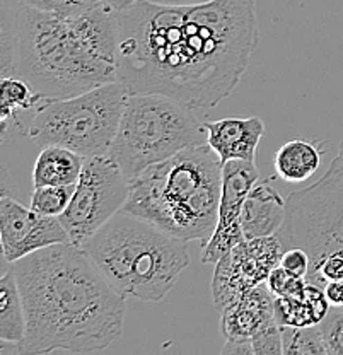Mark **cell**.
Here are the masks:
<instances>
[{
  "mask_svg": "<svg viewBox=\"0 0 343 355\" xmlns=\"http://www.w3.org/2000/svg\"><path fill=\"white\" fill-rule=\"evenodd\" d=\"M118 80L130 92H156L213 108L248 69L256 48L253 0L164 6L137 0L118 12Z\"/></svg>",
  "mask_w": 343,
  "mask_h": 355,
  "instance_id": "6da1fadb",
  "label": "cell"
},
{
  "mask_svg": "<svg viewBox=\"0 0 343 355\" xmlns=\"http://www.w3.org/2000/svg\"><path fill=\"white\" fill-rule=\"evenodd\" d=\"M9 266L16 273L26 313L17 354L96 352L123 333L127 297L82 248L53 244Z\"/></svg>",
  "mask_w": 343,
  "mask_h": 355,
  "instance_id": "7a4b0ae2",
  "label": "cell"
},
{
  "mask_svg": "<svg viewBox=\"0 0 343 355\" xmlns=\"http://www.w3.org/2000/svg\"><path fill=\"white\" fill-rule=\"evenodd\" d=\"M0 73L19 77L43 99L82 94L118 80V12L108 3L80 16H57L2 0Z\"/></svg>",
  "mask_w": 343,
  "mask_h": 355,
  "instance_id": "3957f363",
  "label": "cell"
},
{
  "mask_svg": "<svg viewBox=\"0 0 343 355\" xmlns=\"http://www.w3.org/2000/svg\"><path fill=\"white\" fill-rule=\"evenodd\" d=\"M222 162L209 144L183 149L130 180L123 209L173 238L202 246L216 231Z\"/></svg>",
  "mask_w": 343,
  "mask_h": 355,
  "instance_id": "277c9868",
  "label": "cell"
},
{
  "mask_svg": "<svg viewBox=\"0 0 343 355\" xmlns=\"http://www.w3.org/2000/svg\"><path fill=\"white\" fill-rule=\"evenodd\" d=\"M82 250L123 297L146 302L164 299L190 263L188 241L125 209L87 239Z\"/></svg>",
  "mask_w": 343,
  "mask_h": 355,
  "instance_id": "5b68a950",
  "label": "cell"
},
{
  "mask_svg": "<svg viewBox=\"0 0 343 355\" xmlns=\"http://www.w3.org/2000/svg\"><path fill=\"white\" fill-rule=\"evenodd\" d=\"M198 144H206V130L190 106L156 92H130L109 155L130 181Z\"/></svg>",
  "mask_w": 343,
  "mask_h": 355,
  "instance_id": "8992f818",
  "label": "cell"
},
{
  "mask_svg": "<svg viewBox=\"0 0 343 355\" xmlns=\"http://www.w3.org/2000/svg\"><path fill=\"white\" fill-rule=\"evenodd\" d=\"M279 238L302 248L311 258L308 280L324 287L343 280V159L331 161L316 183L287 198V217Z\"/></svg>",
  "mask_w": 343,
  "mask_h": 355,
  "instance_id": "52a82bcc",
  "label": "cell"
},
{
  "mask_svg": "<svg viewBox=\"0 0 343 355\" xmlns=\"http://www.w3.org/2000/svg\"><path fill=\"white\" fill-rule=\"evenodd\" d=\"M130 91L120 80L82 94L45 99L33 113L28 137L38 146H60L84 157L109 155Z\"/></svg>",
  "mask_w": 343,
  "mask_h": 355,
  "instance_id": "ba28073f",
  "label": "cell"
},
{
  "mask_svg": "<svg viewBox=\"0 0 343 355\" xmlns=\"http://www.w3.org/2000/svg\"><path fill=\"white\" fill-rule=\"evenodd\" d=\"M130 181L112 155L87 157L67 210L60 216L70 244L82 248L114 214L123 210Z\"/></svg>",
  "mask_w": 343,
  "mask_h": 355,
  "instance_id": "9c48e42d",
  "label": "cell"
},
{
  "mask_svg": "<svg viewBox=\"0 0 343 355\" xmlns=\"http://www.w3.org/2000/svg\"><path fill=\"white\" fill-rule=\"evenodd\" d=\"M283 243L279 234L268 238L245 239L216 263L212 280L217 309L241 297L245 292L267 282L268 275L280 265Z\"/></svg>",
  "mask_w": 343,
  "mask_h": 355,
  "instance_id": "30bf717a",
  "label": "cell"
},
{
  "mask_svg": "<svg viewBox=\"0 0 343 355\" xmlns=\"http://www.w3.org/2000/svg\"><path fill=\"white\" fill-rule=\"evenodd\" d=\"M0 239L3 261L14 263L53 244H70L60 217L43 216L7 193L0 198Z\"/></svg>",
  "mask_w": 343,
  "mask_h": 355,
  "instance_id": "8fae6325",
  "label": "cell"
},
{
  "mask_svg": "<svg viewBox=\"0 0 343 355\" xmlns=\"http://www.w3.org/2000/svg\"><path fill=\"white\" fill-rule=\"evenodd\" d=\"M260 180L256 164L246 161H229L222 164V193L216 231L202 246L200 260L204 263H217L224 254L245 241L241 227V214L245 200L254 183Z\"/></svg>",
  "mask_w": 343,
  "mask_h": 355,
  "instance_id": "7c38bea8",
  "label": "cell"
},
{
  "mask_svg": "<svg viewBox=\"0 0 343 355\" xmlns=\"http://www.w3.org/2000/svg\"><path fill=\"white\" fill-rule=\"evenodd\" d=\"M206 144L219 155L220 162L246 161L256 164V150L265 133L261 118H222L204 123Z\"/></svg>",
  "mask_w": 343,
  "mask_h": 355,
  "instance_id": "4fadbf2b",
  "label": "cell"
},
{
  "mask_svg": "<svg viewBox=\"0 0 343 355\" xmlns=\"http://www.w3.org/2000/svg\"><path fill=\"white\" fill-rule=\"evenodd\" d=\"M222 313V333L226 340L252 338L261 328L275 323V297L267 286L253 287L241 297L229 302L220 309Z\"/></svg>",
  "mask_w": 343,
  "mask_h": 355,
  "instance_id": "5bb4252c",
  "label": "cell"
},
{
  "mask_svg": "<svg viewBox=\"0 0 343 355\" xmlns=\"http://www.w3.org/2000/svg\"><path fill=\"white\" fill-rule=\"evenodd\" d=\"M287 217V200L270 184L258 180L245 200L241 227L245 239L268 238L279 234Z\"/></svg>",
  "mask_w": 343,
  "mask_h": 355,
  "instance_id": "9a60e30c",
  "label": "cell"
},
{
  "mask_svg": "<svg viewBox=\"0 0 343 355\" xmlns=\"http://www.w3.org/2000/svg\"><path fill=\"white\" fill-rule=\"evenodd\" d=\"M331 304L324 288L306 284L302 294L292 297H275V318L280 327H311L319 324L330 313Z\"/></svg>",
  "mask_w": 343,
  "mask_h": 355,
  "instance_id": "2e32d148",
  "label": "cell"
},
{
  "mask_svg": "<svg viewBox=\"0 0 343 355\" xmlns=\"http://www.w3.org/2000/svg\"><path fill=\"white\" fill-rule=\"evenodd\" d=\"M86 157L60 146H46L39 153L33 169L35 187H67L76 184L84 168Z\"/></svg>",
  "mask_w": 343,
  "mask_h": 355,
  "instance_id": "e0dca14e",
  "label": "cell"
},
{
  "mask_svg": "<svg viewBox=\"0 0 343 355\" xmlns=\"http://www.w3.org/2000/svg\"><path fill=\"white\" fill-rule=\"evenodd\" d=\"M323 144L296 139L283 144L275 154V171L285 183H302L309 180L321 164Z\"/></svg>",
  "mask_w": 343,
  "mask_h": 355,
  "instance_id": "ac0fdd59",
  "label": "cell"
},
{
  "mask_svg": "<svg viewBox=\"0 0 343 355\" xmlns=\"http://www.w3.org/2000/svg\"><path fill=\"white\" fill-rule=\"evenodd\" d=\"M26 333V313L16 273L10 266L0 279V340L19 345Z\"/></svg>",
  "mask_w": 343,
  "mask_h": 355,
  "instance_id": "d6986e66",
  "label": "cell"
},
{
  "mask_svg": "<svg viewBox=\"0 0 343 355\" xmlns=\"http://www.w3.org/2000/svg\"><path fill=\"white\" fill-rule=\"evenodd\" d=\"M0 121L2 133L7 132L9 125L23 127V116L31 110H36L45 99L38 94L28 83L19 77H2L0 80Z\"/></svg>",
  "mask_w": 343,
  "mask_h": 355,
  "instance_id": "ffe728a7",
  "label": "cell"
},
{
  "mask_svg": "<svg viewBox=\"0 0 343 355\" xmlns=\"http://www.w3.org/2000/svg\"><path fill=\"white\" fill-rule=\"evenodd\" d=\"M283 354H328L319 324L311 327H282Z\"/></svg>",
  "mask_w": 343,
  "mask_h": 355,
  "instance_id": "44dd1931",
  "label": "cell"
},
{
  "mask_svg": "<svg viewBox=\"0 0 343 355\" xmlns=\"http://www.w3.org/2000/svg\"><path fill=\"white\" fill-rule=\"evenodd\" d=\"M73 190H76V184H67V187H53V184L35 187L29 207L35 212L43 214V216L60 217L67 210Z\"/></svg>",
  "mask_w": 343,
  "mask_h": 355,
  "instance_id": "7402d4cb",
  "label": "cell"
},
{
  "mask_svg": "<svg viewBox=\"0 0 343 355\" xmlns=\"http://www.w3.org/2000/svg\"><path fill=\"white\" fill-rule=\"evenodd\" d=\"M24 2L35 9L67 17L89 12V10L105 3V0H24Z\"/></svg>",
  "mask_w": 343,
  "mask_h": 355,
  "instance_id": "603a6c76",
  "label": "cell"
},
{
  "mask_svg": "<svg viewBox=\"0 0 343 355\" xmlns=\"http://www.w3.org/2000/svg\"><path fill=\"white\" fill-rule=\"evenodd\" d=\"M321 335L330 355H343V308H331L319 323Z\"/></svg>",
  "mask_w": 343,
  "mask_h": 355,
  "instance_id": "cb8c5ba5",
  "label": "cell"
},
{
  "mask_svg": "<svg viewBox=\"0 0 343 355\" xmlns=\"http://www.w3.org/2000/svg\"><path fill=\"white\" fill-rule=\"evenodd\" d=\"M306 284H308L306 279L292 275V273L287 272L280 265L276 266L267 279V286L274 292L275 297H292V295L302 294L306 288Z\"/></svg>",
  "mask_w": 343,
  "mask_h": 355,
  "instance_id": "d4e9b609",
  "label": "cell"
},
{
  "mask_svg": "<svg viewBox=\"0 0 343 355\" xmlns=\"http://www.w3.org/2000/svg\"><path fill=\"white\" fill-rule=\"evenodd\" d=\"M254 355H279L283 354L282 327L279 321L261 328L260 331L252 336Z\"/></svg>",
  "mask_w": 343,
  "mask_h": 355,
  "instance_id": "484cf974",
  "label": "cell"
},
{
  "mask_svg": "<svg viewBox=\"0 0 343 355\" xmlns=\"http://www.w3.org/2000/svg\"><path fill=\"white\" fill-rule=\"evenodd\" d=\"M280 266H283L292 275L306 279L309 266H311V258L302 248H287L282 254V260H280Z\"/></svg>",
  "mask_w": 343,
  "mask_h": 355,
  "instance_id": "4316f807",
  "label": "cell"
},
{
  "mask_svg": "<svg viewBox=\"0 0 343 355\" xmlns=\"http://www.w3.org/2000/svg\"><path fill=\"white\" fill-rule=\"evenodd\" d=\"M224 355H254L252 338L227 340L222 349Z\"/></svg>",
  "mask_w": 343,
  "mask_h": 355,
  "instance_id": "83f0119b",
  "label": "cell"
},
{
  "mask_svg": "<svg viewBox=\"0 0 343 355\" xmlns=\"http://www.w3.org/2000/svg\"><path fill=\"white\" fill-rule=\"evenodd\" d=\"M324 288L326 299L330 301L331 308H343V280H333L328 282Z\"/></svg>",
  "mask_w": 343,
  "mask_h": 355,
  "instance_id": "f1b7e54d",
  "label": "cell"
},
{
  "mask_svg": "<svg viewBox=\"0 0 343 355\" xmlns=\"http://www.w3.org/2000/svg\"><path fill=\"white\" fill-rule=\"evenodd\" d=\"M154 3H164V6H195V3L210 2V0H150Z\"/></svg>",
  "mask_w": 343,
  "mask_h": 355,
  "instance_id": "f546056e",
  "label": "cell"
},
{
  "mask_svg": "<svg viewBox=\"0 0 343 355\" xmlns=\"http://www.w3.org/2000/svg\"><path fill=\"white\" fill-rule=\"evenodd\" d=\"M105 2L108 3L113 10L120 12V10H125V9H128V7L134 6L137 0H105Z\"/></svg>",
  "mask_w": 343,
  "mask_h": 355,
  "instance_id": "4dcf8cb0",
  "label": "cell"
},
{
  "mask_svg": "<svg viewBox=\"0 0 343 355\" xmlns=\"http://www.w3.org/2000/svg\"><path fill=\"white\" fill-rule=\"evenodd\" d=\"M338 155L343 159V142H340V147H338Z\"/></svg>",
  "mask_w": 343,
  "mask_h": 355,
  "instance_id": "1f68e13d",
  "label": "cell"
}]
</instances>
